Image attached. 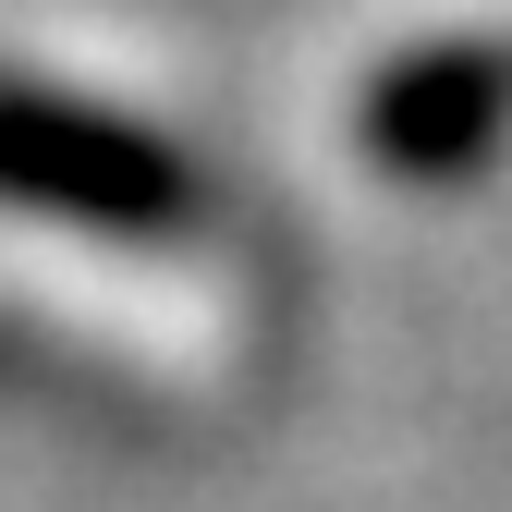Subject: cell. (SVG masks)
Listing matches in <instances>:
<instances>
[{
	"instance_id": "cell-1",
	"label": "cell",
	"mask_w": 512,
	"mask_h": 512,
	"mask_svg": "<svg viewBox=\"0 0 512 512\" xmlns=\"http://www.w3.org/2000/svg\"><path fill=\"white\" fill-rule=\"evenodd\" d=\"M0 196L25 208H61V220H110V232H147V220H183V183L147 135L74 110V98H37V86H0Z\"/></svg>"
},
{
	"instance_id": "cell-2",
	"label": "cell",
	"mask_w": 512,
	"mask_h": 512,
	"mask_svg": "<svg viewBox=\"0 0 512 512\" xmlns=\"http://www.w3.org/2000/svg\"><path fill=\"white\" fill-rule=\"evenodd\" d=\"M500 110H512V61L500 49H439V61H415V74H391L366 98V147L391 171H464L500 135Z\"/></svg>"
}]
</instances>
